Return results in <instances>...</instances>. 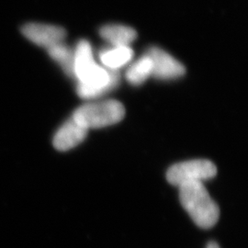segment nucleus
Returning <instances> with one entry per match:
<instances>
[{
	"label": "nucleus",
	"instance_id": "f257e3e1",
	"mask_svg": "<svg viewBox=\"0 0 248 248\" xmlns=\"http://www.w3.org/2000/svg\"><path fill=\"white\" fill-rule=\"evenodd\" d=\"M74 73L79 81L78 94L85 99L101 97L120 83L118 70H107L95 62L91 46L86 40L80 41L75 51Z\"/></svg>",
	"mask_w": 248,
	"mask_h": 248
},
{
	"label": "nucleus",
	"instance_id": "f03ea898",
	"mask_svg": "<svg viewBox=\"0 0 248 248\" xmlns=\"http://www.w3.org/2000/svg\"><path fill=\"white\" fill-rule=\"evenodd\" d=\"M179 187V200L196 224L203 229L213 227L219 220L220 209L202 182H189Z\"/></svg>",
	"mask_w": 248,
	"mask_h": 248
},
{
	"label": "nucleus",
	"instance_id": "7ed1b4c3",
	"mask_svg": "<svg viewBox=\"0 0 248 248\" xmlns=\"http://www.w3.org/2000/svg\"><path fill=\"white\" fill-rule=\"evenodd\" d=\"M125 115L124 106L118 100L94 102L79 107L73 119L86 129H98L120 123Z\"/></svg>",
	"mask_w": 248,
	"mask_h": 248
},
{
	"label": "nucleus",
	"instance_id": "20e7f679",
	"mask_svg": "<svg viewBox=\"0 0 248 248\" xmlns=\"http://www.w3.org/2000/svg\"><path fill=\"white\" fill-rule=\"evenodd\" d=\"M217 174L216 166L206 159L181 162L168 170L167 179L173 186H180L189 182H203Z\"/></svg>",
	"mask_w": 248,
	"mask_h": 248
},
{
	"label": "nucleus",
	"instance_id": "39448f33",
	"mask_svg": "<svg viewBox=\"0 0 248 248\" xmlns=\"http://www.w3.org/2000/svg\"><path fill=\"white\" fill-rule=\"evenodd\" d=\"M146 55L152 61V76L157 79H177L186 73L181 62L158 47H151Z\"/></svg>",
	"mask_w": 248,
	"mask_h": 248
},
{
	"label": "nucleus",
	"instance_id": "423d86ee",
	"mask_svg": "<svg viewBox=\"0 0 248 248\" xmlns=\"http://www.w3.org/2000/svg\"><path fill=\"white\" fill-rule=\"evenodd\" d=\"M21 31L22 34L31 42L47 49L53 45L62 43L66 37V31L64 29L48 24L30 23L22 27Z\"/></svg>",
	"mask_w": 248,
	"mask_h": 248
},
{
	"label": "nucleus",
	"instance_id": "0eeeda50",
	"mask_svg": "<svg viewBox=\"0 0 248 248\" xmlns=\"http://www.w3.org/2000/svg\"><path fill=\"white\" fill-rule=\"evenodd\" d=\"M88 132V129L81 126L71 118L55 133L53 137V146L56 150L61 152L70 150L86 139Z\"/></svg>",
	"mask_w": 248,
	"mask_h": 248
},
{
	"label": "nucleus",
	"instance_id": "6e6552de",
	"mask_svg": "<svg viewBox=\"0 0 248 248\" xmlns=\"http://www.w3.org/2000/svg\"><path fill=\"white\" fill-rule=\"evenodd\" d=\"M100 36L113 47L130 46L137 38V32L131 27L108 24L99 30Z\"/></svg>",
	"mask_w": 248,
	"mask_h": 248
},
{
	"label": "nucleus",
	"instance_id": "1a4fd4ad",
	"mask_svg": "<svg viewBox=\"0 0 248 248\" xmlns=\"http://www.w3.org/2000/svg\"><path fill=\"white\" fill-rule=\"evenodd\" d=\"M133 49L130 46H116L100 53L102 63L111 70H118L132 60Z\"/></svg>",
	"mask_w": 248,
	"mask_h": 248
},
{
	"label": "nucleus",
	"instance_id": "9d476101",
	"mask_svg": "<svg viewBox=\"0 0 248 248\" xmlns=\"http://www.w3.org/2000/svg\"><path fill=\"white\" fill-rule=\"evenodd\" d=\"M48 53L55 62H58L65 74L71 78L75 77L74 62H75V52L71 48L63 45L62 43L53 45L48 48Z\"/></svg>",
	"mask_w": 248,
	"mask_h": 248
},
{
	"label": "nucleus",
	"instance_id": "9b49d317",
	"mask_svg": "<svg viewBox=\"0 0 248 248\" xmlns=\"http://www.w3.org/2000/svg\"><path fill=\"white\" fill-rule=\"evenodd\" d=\"M152 75V61L145 54L126 72V79L133 86H140Z\"/></svg>",
	"mask_w": 248,
	"mask_h": 248
},
{
	"label": "nucleus",
	"instance_id": "f8f14e48",
	"mask_svg": "<svg viewBox=\"0 0 248 248\" xmlns=\"http://www.w3.org/2000/svg\"><path fill=\"white\" fill-rule=\"evenodd\" d=\"M206 248H220V247H219V245H218L217 243H215V242H210Z\"/></svg>",
	"mask_w": 248,
	"mask_h": 248
}]
</instances>
